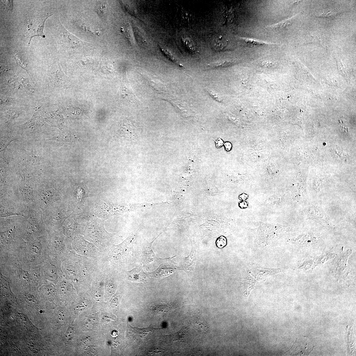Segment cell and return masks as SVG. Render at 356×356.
Returning <instances> with one entry per match:
<instances>
[{
  "mask_svg": "<svg viewBox=\"0 0 356 356\" xmlns=\"http://www.w3.org/2000/svg\"><path fill=\"white\" fill-rule=\"evenodd\" d=\"M234 62L225 60H222L211 62L207 65L208 68L210 69L224 67L230 66L234 64Z\"/></svg>",
  "mask_w": 356,
  "mask_h": 356,
  "instance_id": "4fadbf2b",
  "label": "cell"
},
{
  "mask_svg": "<svg viewBox=\"0 0 356 356\" xmlns=\"http://www.w3.org/2000/svg\"><path fill=\"white\" fill-rule=\"evenodd\" d=\"M48 77L49 84L50 87L62 88L68 86V79L57 62L50 63L49 65Z\"/></svg>",
  "mask_w": 356,
  "mask_h": 356,
  "instance_id": "6da1fadb",
  "label": "cell"
},
{
  "mask_svg": "<svg viewBox=\"0 0 356 356\" xmlns=\"http://www.w3.org/2000/svg\"><path fill=\"white\" fill-rule=\"evenodd\" d=\"M224 146H225L227 150L229 151L231 150L232 145L230 143L228 142L224 144Z\"/></svg>",
  "mask_w": 356,
  "mask_h": 356,
  "instance_id": "1f68e13d",
  "label": "cell"
},
{
  "mask_svg": "<svg viewBox=\"0 0 356 356\" xmlns=\"http://www.w3.org/2000/svg\"><path fill=\"white\" fill-rule=\"evenodd\" d=\"M128 327L131 337L135 339L143 338L147 336L148 333L154 329L151 327L142 329L133 328L130 326H128Z\"/></svg>",
  "mask_w": 356,
  "mask_h": 356,
  "instance_id": "9c48e42d",
  "label": "cell"
},
{
  "mask_svg": "<svg viewBox=\"0 0 356 356\" xmlns=\"http://www.w3.org/2000/svg\"><path fill=\"white\" fill-rule=\"evenodd\" d=\"M314 346L309 339L302 336L298 339L292 346L291 352L292 354L299 355H308L313 349Z\"/></svg>",
  "mask_w": 356,
  "mask_h": 356,
  "instance_id": "3957f363",
  "label": "cell"
},
{
  "mask_svg": "<svg viewBox=\"0 0 356 356\" xmlns=\"http://www.w3.org/2000/svg\"><path fill=\"white\" fill-rule=\"evenodd\" d=\"M239 38L240 39H242L245 43L247 44L259 46L272 45H275L273 43H269L268 42H265L257 39H251V38L241 37Z\"/></svg>",
  "mask_w": 356,
  "mask_h": 356,
  "instance_id": "5bb4252c",
  "label": "cell"
},
{
  "mask_svg": "<svg viewBox=\"0 0 356 356\" xmlns=\"http://www.w3.org/2000/svg\"><path fill=\"white\" fill-rule=\"evenodd\" d=\"M280 270L278 269H254L252 270V273L254 276L257 277L259 276H268L272 274H276Z\"/></svg>",
  "mask_w": 356,
  "mask_h": 356,
  "instance_id": "8fae6325",
  "label": "cell"
},
{
  "mask_svg": "<svg viewBox=\"0 0 356 356\" xmlns=\"http://www.w3.org/2000/svg\"><path fill=\"white\" fill-rule=\"evenodd\" d=\"M239 205L241 209H245L248 207V203L245 201H242L239 202Z\"/></svg>",
  "mask_w": 356,
  "mask_h": 356,
  "instance_id": "f1b7e54d",
  "label": "cell"
},
{
  "mask_svg": "<svg viewBox=\"0 0 356 356\" xmlns=\"http://www.w3.org/2000/svg\"><path fill=\"white\" fill-rule=\"evenodd\" d=\"M161 50H162V52L163 53L165 56L172 61L174 62L176 64L180 66L183 67V65L181 64L179 59L177 58V57L175 56V55L172 53L170 50L162 48H161Z\"/></svg>",
  "mask_w": 356,
  "mask_h": 356,
  "instance_id": "2e32d148",
  "label": "cell"
},
{
  "mask_svg": "<svg viewBox=\"0 0 356 356\" xmlns=\"http://www.w3.org/2000/svg\"><path fill=\"white\" fill-rule=\"evenodd\" d=\"M183 41L185 46L190 52H193L195 50V46L191 39L189 37H186L183 39Z\"/></svg>",
  "mask_w": 356,
  "mask_h": 356,
  "instance_id": "ac0fdd59",
  "label": "cell"
},
{
  "mask_svg": "<svg viewBox=\"0 0 356 356\" xmlns=\"http://www.w3.org/2000/svg\"><path fill=\"white\" fill-rule=\"evenodd\" d=\"M30 349L33 352H37L38 351V350L35 347L36 346L34 344H31L30 345Z\"/></svg>",
  "mask_w": 356,
  "mask_h": 356,
  "instance_id": "d6a6232c",
  "label": "cell"
},
{
  "mask_svg": "<svg viewBox=\"0 0 356 356\" xmlns=\"http://www.w3.org/2000/svg\"><path fill=\"white\" fill-rule=\"evenodd\" d=\"M226 42L222 36H219L213 40L212 45L216 50L220 51L223 49L226 46Z\"/></svg>",
  "mask_w": 356,
  "mask_h": 356,
  "instance_id": "7c38bea8",
  "label": "cell"
},
{
  "mask_svg": "<svg viewBox=\"0 0 356 356\" xmlns=\"http://www.w3.org/2000/svg\"><path fill=\"white\" fill-rule=\"evenodd\" d=\"M25 301L28 304L32 306H35L37 303V300L35 297L30 295L26 296Z\"/></svg>",
  "mask_w": 356,
  "mask_h": 356,
  "instance_id": "7402d4cb",
  "label": "cell"
},
{
  "mask_svg": "<svg viewBox=\"0 0 356 356\" xmlns=\"http://www.w3.org/2000/svg\"><path fill=\"white\" fill-rule=\"evenodd\" d=\"M216 143H217V147H221L223 145V142L221 139L219 140L218 141L216 142Z\"/></svg>",
  "mask_w": 356,
  "mask_h": 356,
  "instance_id": "836d02e7",
  "label": "cell"
},
{
  "mask_svg": "<svg viewBox=\"0 0 356 356\" xmlns=\"http://www.w3.org/2000/svg\"><path fill=\"white\" fill-rule=\"evenodd\" d=\"M1 151L6 149L10 143L15 139L14 136H1Z\"/></svg>",
  "mask_w": 356,
  "mask_h": 356,
  "instance_id": "e0dca14e",
  "label": "cell"
},
{
  "mask_svg": "<svg viewBox=\"0 0 356 356\" xmlns=\"http://www.w3.org/2000/svg\"><path fill=\"white\" fill-rule=\"evenodd\" d=\"M195 325L196 328L202 332H206L209 330V328L206 322L201 317H197L194 321Z\"/></svg>",
  "mask_w": 356,
  "mask_h": 356,
  "instance_id": "9a60e30c",
  "label": "cell"
},
{
  "mask_svg": "<svg viewBox=\"0 0 356 356\" xmlns=\"http://www.w3.org/2000/svg\"><path fill=\"white\" fill-rule=\"evenodd\" d=\"M261 65L262 66H263L267 68H269L273 67L274 65L273 63L270 61H264L262 62L261 63Z\"/></svg>",
  "mask_w": 356,
  "mask_h": 356,
  "instance_id": "f546056e",
  "label": "cell"
},
{
  "mask_svg": "<svg viewBox=\"0 0 356 356\" xmlns=\"http://www.w3.org/2000/svg\"><path fill=\"white\" fill-rule=\"evenodd\" d=\"M5 116L8 120L12 119L13 118H14L18 117V113L15 111H13V110H11V111L6 112L5 113Z\"/></svg>",
  "mask_w": 356,
  "mask_h": 356,
  "instance_id": "603a6c76",
  "label": "cell"
},
{
  "mask_svg": "<svg viewBox=\"0 0 356 356\" xmlns=\"http://www.w3.org/2000/svg\"><path fill=\"white\" fill-rule=\"evenodd\" d=\"M96 9L100 14H104L107 9V4L105 2H99L96 6Z\"/></svg>",
  "mask_w": 356,
  "mask_h": 356,
  "instance_id": "d6986e66",
  "label": "cell"
},
{
  "mask_svg": "<svg viewBox=\"0 0 356 356\" xmlns=\"http://www.w3.org/2000/svg\"><path fill=\"white\" fill-rule=\"evenodd\" d=\"M21 82L23 83L24 86L25 88L28 89V90L29 91H31V92H33V88L32 87L31 85H30L28 83L26 80L23 77H22V78L21 79Z\"/></svg>",
  "mask_w": 356,
  "mask_h": 356,
  "instance_id": "484cf974",
  "label": "cell"
},
{
  "mask_svg": "<svg viewBox=\"0 0 356 356\" xmlns=\"http://www.w3.org/2000/svg\"><path fill=\"white\" fill-rule=\"evenodd\" d=\"M207 91L210 96L214 99L219 102H221V99L220 98V95L217 93L213 90H209V89H207Z\"/></svg>",
  "mask_w": 356,
  "mask_h": 356,
  "instance_id": "d4e9b609",
  "label": "cell"
},
{
  "mask_svg": "<svg viewBox=\"0 0 356 356\" xmlns=\"http://www.w3.org/2000/svg\"><path fill=\"white\" fill-rule=\"evenodd\" d=\"M152 243L144 246L142 250V256L147 263H150L155 259V255L151 249Z\"/></svg>",
  "mask_w": 356,
  "mask_h": 356,
  "instance_id": "30bf717a",
  "label": "cell"
},
{
  "mask_svg": "<svg viewBox=\"0 0 356 356\" xmlns=\"http://www.w3.org/2000/svg\"><path fill=\"white\" fill-rule=\"evenodd\" d=\"M177 269L174 263L169 259L168 262L161 265L157 270L151 274L155 276L162 277L174 273Z\"/></svg>",
  "mask_w": 356,
  "mask_h": 356,
  "instance_id": "8992f818",
  "label": "cell"
},
{
  "mask_svg": "<svg viewBox=\"0 0 356 356\" xmlns=\"http://www.w3.org/2000/svg\"><path fill=\"white\" fill-rule=\"evenodd\" d=\"M1 1L3 3V5L5 6L6 9L9 10H12V1Z\"/></svg>",
  "mask_w": 356,
  "mask_h": 356,
  "instance_id": "83f0119b",
  "label": "cell"
},
{
  "mask_svg": "<svg viewBox=\"0 0 356 356\" xmlns=\"http://www.w3.org/2000/svg\"><path fill=\"white\" fill-rule=\"evenodd\" d=\"M18 152L21 159L28 164L39 166L45 163L44 159L41 156L34 154L24 150L22 147L19 148Z\"/></svg>",
  "mask_w": 356,
  "mask_h": 356,
  "instance_id": "5b68a950",
  "label": "cell"
},
{
  "mask_svg": "<svg viewBox=\"0 0 356 356\" xmlns=\"http://www.w3.org/2000/svg\"><path fill=\"white\" fill-rule=\"evenodd\" d=\"M338 12L334 10L328 11L326 13H323L319 15L318 17L328 18L331 19L334 18L337 15Z\"/></svg>",
  "mask_w": 356,
  "mask_h": 356,
  "instance_id": "44dd1931",
  "label": "cell"
},
{
  "mask_svg": "<svg viewBox=\"0 0 356 356\" xmlns=\"http://www.w3.org/2000/svg\"><path fill=\"white\" fill-rule=\"evenodd\" d=\"M52 15L49 13L36 16L30 21L28 25L30 36L29 43L32 38L35 36L44 37L43 29L45 22L49 17Z\"/></svg>",
  "mask_w": 356,
  "mask_h": 356,
  "instance_id": "7a4b0ae2",
  "label": "cell"
},
{
  "mask_svg": "<svg viewBox=\"0 0 356 356\" xmlns=\"http://www.w3.org/2000/svg\"><path fill=\"white\" fill-rule=\"evenodd\" d=\"M227 241L226 237L223 236H220L216 241V244L218 247L222 248L225 247L227 245Z\"/></svg>",
  "mask_w": 356,
  "mask_h": 356,
  "instance_id": "ffe728a7",
  "label": "cell"
},
{
  "mask_svg": "<svg viewBox=\"0 0 356 356\" xmlns=\"http://www.w3.org/2000/svg\"><path fill=\"white\" fill-rule=\"evenodd\" d=\"M117 331L115 333H114V331H113L112 332V335L113 336H116V334H117Z\"/></svg>",
  "mask_w": 356,
  "mask_h": 356,
  "instance_id": "d590c367",
  "label": "cell"
},
{
  "mask_svg": "<svg viewBox=\"0 0 356 356\" xmlns=\"http://www.w3.org/2000/svg\"><path fill=\"white\" fill-rule=\"evenodd\" d=\"M248 198V195L245 193L240 194L239 196V199L241 201H246Z\"/></svg>",
  "mask_w": 356,
  "mask_h": 356,
  "instance_id": "4dcf8cb0",
  "label": "cell"
},
{
  "mask_svg": "<svg viewBox=\"0 0 356 356\" xmlns=\"http://www.w3.org/2000/svg\"><path fill=\"white\" fill-rule=\"evenodd\" d=\"M197 248L196 244L192 243L191 252L189 256L185 257L182 262L181 269L185 271L190 278L194 276L196 261Z\"/></svg>",
  "mask_w": 356,
  "mask_h": 356,
  "instance_id": "277c9868",
  "label": "cell"
},
{
  "mask_svg": "<svg viewBox=\"0 0 356 356\" xmlns=\"http://www.w3.org/2000/svg\"><path fill=\"white\" fill-rule=\"evenodd\" d=\"M74 333V329L72 327H69L68 329L65 334L66 338L67 339H69L73 336Z\"/></svg>",
  "mask_w": 356,
  "mask_h": 356,
  "instance_id": "4316f807",
  "label": "cell"
},
{
  "mask_svg": "<svg viewBox=\"0 0 356 356\" xmlns=\"http://www.w3.org/2000/svg\"><path fill=\"white\" fill-rule=\"evenodd\" d=\"M62 43L70 48H76L81 46L84 43L77 37L72 35L65 29L62 36Z\"/></svg>",
  "mask_w": 356,
  "mask_h": 356,
  "instance_id": "52a82bcc",
  "label": "cell"
},
{
  "mask_svg": "<svg viewBox=\"0 0 356 356\" xmlns=\"http://www.w3.org/2000/svg\"><path fill=\"white\" fill-rule=\"evenodd\" d=\"M126 273L128 278L130 280L142 282L146 280V275L141 267H137Z\"/></svg>",
  "mask_w": 356,
  "mask_h": 356,
  "instance_id": "ba28073f",
  "label": "cell"
},
{
  "mask_svg": "<svg viewBox=\"0 0 356 356\" xmlns=\"http://www.w3.org/2000/svg\"><path fill=\"white\" fill-rule=\"evenodd\" d=\"M57 319L59 323L60 324H62L64 323L65 315L64 311L62 310H59L57 314Z\"/></svg>",
  "mask_w": 356,
  "mask_h": 356,
  "instance_id": "cb8c5ba5",
  "label": "cell"
},
{
  "mask_svg": "<svg viewBox=\"0 0 356 356\" xmlns=\"http://www.w3.org/2000/svg\"><path fill=\"white\" fill-rule=\"evenodd\" d=\"M82 344L83 345H87L88 343H89V340L87 339H84L82 341Z\"/></svg>",
  "mask_w": 356,
  "mask_h": 356,
  "instance_id": "e575fe53",
  "label": "cell"
}]
</instances>
